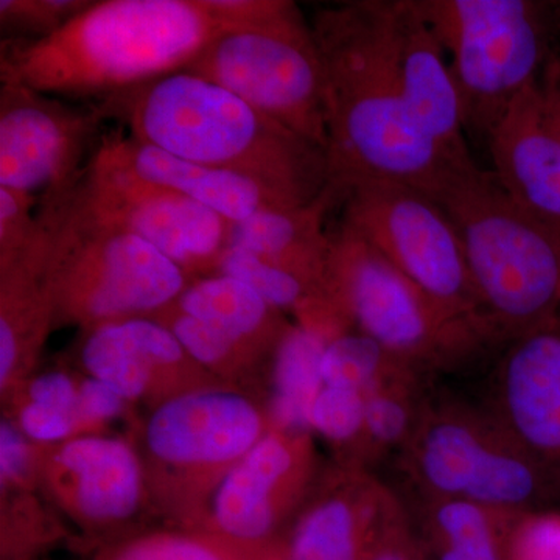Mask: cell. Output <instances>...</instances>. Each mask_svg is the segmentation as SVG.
<instances>
[{
    "label": "cell",
    "mask_w": 560,
    "mask_h": 560,
    "mask_svg": "<svg viewBox=\"0 0 560 560\" xmlns=\"http://www.w3.org/2000/svg\"><path fill=\"white\" fill-rule=\"evenodd\" d=\"M28 438L11 420L0 423V481L2 489L20 488L32 478L38 467Z\"/></svg>",
    "instance_id": "8d00e7d4"
},
{
    "label": "cell",
    "mask_w": 560,
    "mask_h": 560,
    "mask_svg": "<svg viewBox=\"0 0 560 560\" xmlns=\"http://www.w3.org/2000/svg\"><path fill=\"white\" fill-rule=\"evenodd\" d=\"M313 485L312 434L271 429L213 486L208 518L195 529L259 555L285 539Z\"/></svg>",
    "instance_id": "8fae6325"
},
{
    "label": "cell",
    "mask_w": 560,
    "mask_h": 560,
    "mask_svg": "<svg viewBox=\"0 0 560 560\" xmlns=\"http://www.w3.org/2000/svg\"><path fill=\"white\" fill-rule=\"evenodd\" d=\"M38 197L0 186V265L27 253L39 238Z\"/></svg>",
    "instance_id": "e575fe53"
},
{
    "label": "cell",
    "mask_w": 560,
    "mask_h": 560,
    "mask_svg": "<svg viewBox=\"0 0 560 560\" xmlns=\"http://www.w3.org/2000/svg\"><path fill=\"white\" fill-rule=\"evenodd\" d=\"M270 430L267 408L249 397L201 388L160 401L147 420L143 445L168 475L213 489Z\"/></svg>",
    "instance_id": "5bb4252c"
},
{
    "label": "cell",
    "mask_w": 560,
    "mask_h": 560,
    "mask_svg": "<svg viewBox=\"0 0 560 560\" xmlns=\"http://www.w3.org/2000/svg\"><path fill=\"white\" fill-rule=\"evenodd\" d=\"M341 201L342 190L330 183L308 205L264 210L232 223L228 246L249 250L326 291L331 254V234L326 231V219Z\"/></svg>",
    "instance_id": "7402d4cb"
},
{
    "label": "cell",
    "mask_w": 560,
    "mask_h": 560,
    "mask_svg": "<svg viewBox=\"0 0 560 560\" xmlns=\"http://www.w3.org/2000/svg\"><path fill=\"white\" fill-rule=\"evenodd\" d=\"M213 275L230 276L246 283L268 304L282 313L296 315L315 298L326 296V291L312 285L293 272L260 259L256 254L235 246H228L221 254Z\"/></svg>",
    "instance_id": "4dcf8cb0"
},
{
    "label": "cell",
    "mask_w": 560,
    "mask_h": 560,
    "mask_svg": "<svg viewBox=\"0 0 560 560\" xmlns=\"http://www.w3.org/2000/svg\"><path fill=\"white\" fill-rule=\"evenodd\" d=\"M389 35L401 92L412 120L455 171L477 167L469 150L447 55L416 5L388 0Z\"/></svg>",
    "instance_id": "ac0fdd59"
},
{
    "label": "cell",
    "mask_w": 560,
    "mask_h": 560,
    "mask_svg": "<svg viewBox=\"0 0 560 560\" xmlns=\"http://www.w3.org/2000/svg\"><path fill=\"white\" fill-rule=\"evenodd\" d=\"M201 529H158L110 540L94 560H254Z\"/></svg>",
    "instance_id": "f1b7e54d"
},
{
    "label": "cell",
    "mask_w": 560,
    "mask_h": 560,
    "mask_svg": "<svg viewBox=\"0 0 560 560\" xmlns=\"http://www.w3.org/2000/svg\"><path fill=\"white\" fill-rule=\"evenodd\" d=\"M364 419L366 394L361 390L324 386L311 410V430L340 455V466L364 467Z\"/></svg>",
    "instance_id": "f546056e"
},
{
    "label": "cell",
    "mask_w": 560,
    "mask_h": 560,
    "mask_svg": "<svg viewBox=\"0 0 560 560\" xmlns=\"http://www.w3.org/2000/svg\"><path fill=\"white\" fill-rule=\"evenodd\" d=\"M458 231L497 349L560 319V228L508 194L492 171L460 173L438 200Z\"/></svg>",
    "instance_id": "5b68a950"
},
{
    "label": "cell",
    "mask_w": 560,
    "mask_h": 560,
    "mask_svg": "<svg viewBox=\"0 0 560 560\" xmlns=\"http://www.w3.org/2000/svg\"><path fill=\"white\" fill-rule=\"evenodd\" d=\"M430 377L407 371L366 393L364 467L372 470L383 460L399 456L418 429L430 396Z\"/></svg>",
    "instance_id": "4316f807"
},
{
    "label": "cell",
    "mask_w": 560,
    "mask_h": 560,
    "mask_svg": "<svg viewBox=\"0 0 560 560\" xmlns=\"http://www.w3.org/2000/svg\"><path fill=\"white\" fill-rule=\"evenodd\" d=\"M341 208L342 228L499 352L482 320L458 231L440 202L405 184L366 179L342 190Z\"/></svg>",
    "instance_id": "9c48e42d"
},
{
    "label": "cell",
    "mask_w": 560,
    "mask_h": 560,
    "mask_svg": "<svg viewBox=\"0 0 560 560\" xmlns=\"http://www.w3.org/2000/svg\"><path fill=\"white\" fill-rule=\"evenodd\" d=\"M27 401L66 412L72 416L77 423L79 385H75L73 378L65 372H46L33 378L28 385Z\"/></svg>",
    "instance_id": "ab89813d"
},
{
    "label": "cell",
    "mask_w": 560,
    "mask_h": 560,
    "mask_svg": "<svg viewBox=\"0 0 560 560\" xmlns=\"http://www.w3.org/2000/svg\"><path fill=\"white\" fill-rule=\"evenodd\" d=\"M407 371L418 370L357 329L341 331L327 340L320 359L324 386L357 389L364 394Z\"/></svg>",
    "instance_id": "83f0119b"
},
{
    "label": "cell",
    "mask_w": 560,
    "mask_h": 560,
    "mask_svg": "<svg viewBox=\"0 0 560 560\" xmlns=\"http://www.w3.org/2000/svg\"><path fill=\"white\" fill-rule=\"evenodd\" d=\"M389 489L370 470L329 471L313 485L285 534L290 560H363Z\"/></svg>",
    "instance_id": "ffe728a7"
},
{
    "label": "cell",
    "mask_w": 560,
    "mask_h": 560,
    "mask_svg": "<svg viewBox=\"0 0 560 560\" xmlns=\"http://www.w3.org/2000/svg\"><path fill=\"white\" fill-rule=\"evenodd\" d=\"M447 55L467 139L488 147L512 103L552 55L556 3L416 0Z\"/></svg>",
    "instance_id": "52a82bcc"
},
{
    "label": "cell",
    "mask_w": 560,
    "mask_h": 560,
    "mask_svg": "<svg viewBox=\"0 0 560 560\" xmlns=\"http://www.w3.org/2000/svg\"><path fill=\"white\" fill-rule=\"evenodd\" d=\"M80 360L90 377L135 401L167 388L176 396L179 382L210 381L178 338L154 318L113 320L84 330Z\"/></svg>",
    "instance_id": "d6986e66"
},
{
    "label": "cell",
    "mask_w": 560,
    "mask_h": 560,
    "mask_svg": "<svg viewBox=\"0 0 560 560\" xmlns=\"http://www.w3.org/2000/svg\"><path fill=\"white\" fill-rule=\"evenodd\" d=\"M363 560H430L420 544L407 504L393 489L383 503Z\"/></svg>",
    "instance_id": "d6a6232c"
},
{
    "label": "cell",
    "mask_w": 560,
    "mask_h": 560,
    "mask_svg": "<svg viewBox=\"0 0 560 560\" xmlns=\"http://www.w3.org/2000/svg\"><path fill=\"white\" fill-rule=\"evenodd\" d=\"M482 404L560 485V319L495 353Z\"/></svg>",
    "instance_id": "9a60e30c"
},
{
    "label": "cell",
    "mask_w": 560,
    "mask_h": 560,
    "mask_svg": "<svg viewBox=\"0 0 560 560\" xmlns=\"http://www.w3.org/2000/svg\"><path fill=\"white\" fill-rule=\"evenodd\" d=\"M556 16H558V24L560 27V2L556 3Z\"/></svg>",
    "instance_id": "b9f144b4"
},
{
    "label": "cell",
    "mask_w": 560,
    "mask_h": 560,
    "mask_svg": "<svg viewBox=\"0 0 560 560\" xmlns=\"http://www.w3.org/2000/svg\"><path fill=\"white\" fill-rule=\"evenodd\" d=\"M44 235L32 249L0 265V386L31 368L47 334L54 330L55 312L43 278Z\"/></svg>",
    "instance_id": "cb8c5ba5"
},
{
    "label": "cell",
    "mask_w": 560,
    "mask_h": 560,
    "mask_svg": "<svg viewBox=\"0 0 560 560\" xmlns=\"http://www.w3.org/2000/svg\"><path fill=\"white\" fill-rule=\"evenodd\" d=\"M226 31L201 0H102L38 40H2L0 79L101 101L186 69Z\"/></svg>",
    "instance_id": "3957f363"
},
{
    "label": "cell",
    "mask_w": 560,
    "mask_h": 560,
    "mask_svg": "<svg viewBox=\"0 0 560 560\" xmlns=\"http://www.w3.org/2000/svg\"><path fill=\"white\" fill-rule=\"evenodd\" d=\"M404 501L430 560H506L504 537L511 512L415 493Z\"/></svg>",
    "instance_id": "d4e9b609"
},
{
    "label": "cell",
    "mask_w": 560,
    "mask_h": 560,
    "mask_svg": "<svg viewBox=\"0 0 560 560\" xmlns=\"http://www.w3.org/2000/svg\"><path fill=\"white\" fill-rule=\"evenodd\" d=\"M39 466L57 503L90 533L117 530L142 508L145 470L135 448L120 438H70L51 445Z\"/></svg>",
    "instance_id": "2e32d148"
},
{
    "label": "cell",
    "mask_w": 560,
    "mask_h": 560,
    "mask_svg": "<svg viewBox=\"0 0 560 560\" xmlns=\"http://www.w3.org/2000/svg\"><path fill=\"white\" fill-rule=\"evenodd\" d=\"M326 340L319 334L291 323L268 364L270 396L267 411L271 429L312 434L311 410L323 388L320 359Z\"/></svg>",
    "instance_id": "484cf974"
},
{
    "label": "cell",
    "mask_w": 560,
    "mask_h": 560,
    "mask_svg": "<svg viewBox=\"0 0 560 560\" xmlns=\"http://www.w3.org/2000/svg\"><path fill=\"white\" fill-rule=\"evenodd\" d=\"M224 28L257 27L287 16L298 3L291 0H201Z\"/></svg>",
    "instance_id": "d590c367"
},
{
    "label": "cell",
    "mask_w": 560,
    "mask_h": 560,
    "mask_svg": "<svg viewBox=\"0 0 560 560\" xmlns=\"http://www.w3.org/2000/svg\"><path fill=\"white\" fill-rule=\"evenodd\" d=\"M506 560H560V510L521 512L504 537Z\"/></svg>",
    "instance_id": "836d02e7"
},
{
    "label": "cell",
    "mask_w": 560,
    "mask_h": 560,
    "mask_svg": "<svg viewBox=\"0 0 560 560\" xmlns=\"http://www.w3.org/2000/svg\"><path fill=\"white\" fill-rule=\"evenodd\" d=\"M92 0H2V40H38L61 31Z\"/></svg>",
    "instance_id": "1f68e13d"
},
{
    "label": "cell",
    "mask_w": 560,
    "mask_h": 560,
    "mask_svg": "<svg viewBox=\"0 0 560 560\" xmlns=\"http://www.w3.org/2000/svg\"><path fill=\"white\" fill-rule=\"evenodd\" d=\"M18 427L28 440L50 445L70 440L73 438V431H77L72 416L33 401H25L22 405Z\"/></svg>",
    "instance_id": "f35d334b"
},
{
    "label": "cell",
    "mask_w": 560,
    "mask_h": 560,
    "mask_svg": "<svg viewBox=\"0 0 560 560\" xmlns=\"http://www.w3.org/2000/svg\"><path fill=\"white\" fill-rule=\"evenodd\" d=\"M408 493L466 500L511 514L560 504V485L523 451L480 399L430 390L397 456Z\"/></svg>",
    "instance_id": "8992f818"
},
{
    "label": "cell",
    "mask_w": 560,
    "mask_h": 560,
    "mask_svg": "<svg viewBox=\"0 0 560 560\" xmlns=\"http://www.w3.org/2000/svg\"><path fill=\"white\" fill-rule=\"evenodd\" d=\"M97 150L139 178L184 195L231 224L264 210L298 206L256 180L173 156L119 130L103 132Z\"/></svg>",
    "instance_id": "44dd1931"
},
{
    "label": "cell",
    "mask_w": 560,
    "mask_h": 560,
    "mask_svg": "<svg viewBox=\"0 0 560 560\" xmlns=\"http://www.w3.org/2000/svg\"><path fill=\"white\" fill-rule=\"evenodd\" d=\"M184 70L327 151L323 62L300 7L270 24L221 32Z\"/></svg>",
    "instance_id": "30bf717a"
},
{
    "label": "cell",
    "mask_w": 560,
    "mask_h": 560,
    "mask_svg": "<svg viewBox=\"0 0 560 560\" xmlns=\"http://www.w3.org/2000/svg\"><path fill=\"white\" fill-rule=\"evenodd\" d=\"M127 400L97 378L88 377L79 385L77 430H92L102 423L119 418Z\"/></svg>",
    "instance_id": "74e56055"
},
{
    "label": "cell",
    "mask_w": 560,
    "mask_h": 560,
    "mask_svg": "<svg viewBox=\"0 0 560 560\" xmlns=\"http://www.w3.org/2000/svg\"><path fill=\"white\" fill-rule=\"evenodd\" d=\"M105 121L183 160L237 173L293 205L329 187L327 151L213 81L179 70L94 103Z\"/></svg>",
    "instance_id": "7a4b0ae2"
},
{
    "label": "cell",
    "mask_w": 560,
    "mask_h": 560,
    "mask_svg": "<svg viewBox=\"0 0 560 560\" xmlns=\"http://www.w3.org/2000/svg\"><path fill=\"white\" fill-rule=\"evenodd\" d=\"M254 560H290L289 552H287L285 540H280L278 544L271 545L270 548L256 555Z\"/></svg>",
    "instance_id": "60d3db41"
},
{
    "label": "cell",
    "mask_w": 560,
    "mask_h": 560,
    "mask_svg": "<svg viewBox=\"0 0 560 560\" xmlns=\"http://www.w3.org/2000/svg\"><path fill=\"white\" fill-rule=\"evenodd\" d=\"M80 176L38 202L55 329L88 330L171 307L189 287V276L150 243L98 215L80 191Z\"/></svg>",
    "instance_id": "277c9868"
},
{
    "label": "cell",
    "mask_w": 560,
    "mask_h": 560,
    "mask_svg": "<svg viewBox=\"0 0 560 560\" xmlns=\"http://www.w3.org/2000/svg\"><path fill=\"white\" fill-rule=\"evenodd\" d=\"M79 187L98 215L150 243L191 280L215 272L231 228L219 213L139 178L98 150L81 173Z\"/></svg>",
    "instance_id": "7c38bea8"
},
{
    "label": "cell",
    "mask_w": 560,
    "mask_h": 560,
    "mask_svg": "<svg viewBox=\"0 0 560 560\" xmlns=\"http://www.w3.org/2000/svg\"><path fill=\"white\" fill-rule=\"evenodd\" d=\"M493 175L515 201L560 228V55L512 103L488 143Z\"/></svg>",
    "instance_id": "e0dca14e"
},
{
    "label": "cell",
    "mask_w": 560,
    "mask_h": 560,
    "mask_svg": "<svg viewBox=\"0 0 560 560\" xmlns=\"http://www.w3.org/2000/svg\"><path fill=\"white\" fill-rule=\"evenodd\" d=\"M172 305L219 331L259 368L270 364L272 353L291 326L285 313L230 276L210 275L191 280Z\"/></svg>",
    "instance_id": "603a6c76"
},
{
    "label": "cell",
    "mask_w": 560,
    "mask_h": 560,
    "mask_svg": "<svg viewBox=\"0 0 560 560\" xmlns=\"http://www.w3.org/2000/svg\"><path fill=\"white\" fill-rule=\"evenodd\" d=\"M105 119L21 81L0 79V186L44 197L66 189L97 150Z\"/></svg>",
    "instance_id": "4fadbf2b"
},
{
    "label": "cell",
    "mask_w": 560,
    "mask_h": 560,
    "mask_svg": "<svg viewBox=\"0 0 560 560\" xmlns=\"http://www.w3.org/2000/svg\"><path fill=\"white\" fill-rule=\"evenodd\" d=\"M311 24L323 62L330 183L345 190L357 180H390L440 200L464 172L412 120L394 62L388 0L320 7Z\"/></svg>",
    "instance_id": "6da1fadb"
},
{
    "label": "cell",
    "mask_w": 560,
    "mask_h": 560,
    "mask_svg": "<svg viewBox=\"0 0 560 560\" xmlns=\"http://www.w3.org/2000/svg\"><path fill=\"white\" fill-rule=\"evenodd\" d=\"M326 293L352 326L427 377L466 370L493 352L394 265L346 228L331 234Z\"/></svg>",
    "instance_id": "ba28073f"
}]
</instances>
